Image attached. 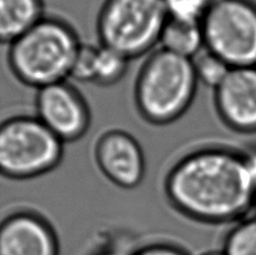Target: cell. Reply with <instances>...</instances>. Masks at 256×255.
<instances>
[{"mask_svg": "<svg viewBox=\"0 0 256 255\" xmlns=\"http://www.w3.org/2000/svg\"><path fill=\"white\" fill-rule=\"evenodd\" d=\"M164 189L178 212L210 224L243 220L256 204L244 154L224 148L182 158L168 173Z\"/></svg>", "mask_w": 256, "mask_h": 255, "instance_id": "6da1fadb", "label": "cell"}, {"mask_svg": "<svg viewBox=\"0 0 256 255\" xmlns=\"http://www.w3.org/2000/svg\"><path fill=\"white\" fill-rule=\"evenodd\" d=\"M80 45L68 22L45 15L9 45L8 66L20 82L38 90L70 78Z\"/></svg>", "mask_w": 256, "mask_h": 255, "instance_id": "7a4b0ae2", "label": "cell"}, {"mask_svg": "<svg viewBox=\"0 0 256 255\" xmlns=\"http://www.w3.org/2000/svg\"><path fill=\"white\" fill-rule=\"evenodd\" d=\"M198 84L192 60L160 48L150 54L136 78L137 112L152 125L171 124L188 110Z\"/></svg>", "mask_w": 256, "mask_h": 255, "instance_id": "3957f363", "label": "cell"}, {"mask_svg": "<svg viewBox=\"0 0 256 255\" xmlns=\"http://www.w3.org/2000/svg\"><path fill=\"white\" fill-rule=\"evenodd\" d=\"M168 20L164 0H106L98 14L97 35L100 45L132 61L160 45Z\"/></svg>", "mask_w": 256, "mask_h": 255, "instance_id": "277c9868", "label": "cell"}, {"mask_svg": "<svg viewBox=\"0 0 256 255\" xmlns=\"http://www.w3.org/2000/svg\"><path fill=\"white\" fill-rule=\"evenodd\" d=\"M64 143L36 116H14L0 122V174L30 180L60 166Z\"/></svg>", "mask_w": 256, "mask_h": 255, "instance_id": "5b68a950", "label": "cell"}, {"mask_svg": "<svg viewBox=\"0 0 256 255\" xmlns=\"http://www.w3.org/2000/svg\"><path fill=\"white\" fill-rule=\"evenodd\" d=\"M201 27L204 48L230 68L256 66V4L222 0L210 6Z\"/></svg>", "mask_w": 256, "mask_h": 255, "instance_id": "8992f818", "label": "cell"}, {"mask_svg": "<svg viewBox=\"0 0 256 255\" xmlns=\"http://www.w3.org/2000/svg\"><path fill=\"white\" fill-rule=\"evenodd\" d=\"M35 110V116L64 144L79 140L90 128L89 104L68 80L36 91Z\"/></svg>", "mask_w": 256, "mask_h": 255, "instance_id": "52a82bcc", "label": "cell"}, {"mask_svg": "<svg viewBox=\"0 0 256 255\" xmlns=\"http://www.w3.org/2000/svg\"><path fill=\"white\" fill-rule=\"evenodd\" d=\"M100 172L122 189L137 188L146 173L145 156L134 136L122 130L104 132L94 145Z\"/></svg>", "mask_w": 256, "mask_h": 255, "instance_id": "ba28073f", "label": "cell"}, {"mask_svg": "<svg viewBox=\"0 0 256 255\" xmlns=\"http://www.w3.org/2000/svg\"><path fill=\"white\" fill-rule=\"evenodd\" d=\"M214 104L230 128L256 132V66L232 68L214 89Z\"/></svg>", "mask_w": 256, "mask_h": 255, "instance_id": "9c48e42d", "label": "cell"}, {"mask_svg": "<svg viewBox=\"0 0 256 255\" xmlns=\"http://www.w3.org/2000/svg\"><path fill=\"white\" fill-rule=\"evenodd\" d=\"M0 255H58L56 234L38 214H10L0 222Z\"/></svg>", "mask_w": 256, "mask_h": 255, "instance_id": "30bf717a", "label": "cell"}, {"mask_svg": "<svg viewBox=\"0 0 256 255\" xmlns=\"http://www.w3.org/2000/svg\"><path fill=\"white\" fill-rule=\"evenodd\" d=\"M44 16L43 0H0V44L10 45Z\"/></svg>", "mask_w": 256, "mask_h": 255, "instance_id": "8fae6325", "label": "cell"}, {"mask_svg": "<svg viewBox=\"0 0 256 255\" xmlns=\"http://www.w3.org/2000/svg\"><path fill=\"white\" fill-rule=\"evenodd\" d=\"M160 46L168 52L192 60L204 50L201 22L176 20L168 18L164 25Z\"/></svg>", "mask_w": 256, "mask_h": 255, "instance_id": "7c38bea8", "label": "cell"}, {"mask_svg": "<svg viewBox=\"0 0 256 255\" xmlns=\"http://www.w3.org/2000/svg\"><path fill=\"white\" fill-rule=\"evenodd\" d=\"M130 60L114 50L99 45L96 60L94 84L100 86H112L126 76Z\"/></svg>", "mask_w": 256, "mask_h": 255, "instance_id": "4fadbf2b", "label": "cell"}, {"mask_svg": "<svg viewBox=\"0 0 256 255\" xmlns=\"http://www.w3.org/2000/svg\"><path fill=\"white\" fill-rule=\"evenodd\" d=\"M225 255H256V216L240 220L227 234Z\"/></svg>", "mask_w": 256, "mask_h": 255, "instance_id": "5bb4252c", "label": "cell"}, {"mask_svg": "<svg viewBox=\"0 0 256 255\" xmlns=\"http://www.w3.org/2000/svg\"><path fill=\"white\" fill-rule=\"evenodd\" d=\"M192 63L198 82L214 90L222 82L232 69L225 61L206 48L192 58Z\"/></svg>", "mask_w": 256, "mask_h": 255, "instance_id": "9a60e30c", "label": "cell"}, {"mask_svg": "<svg viewBox=\"0 0 256 255\" xmlns=\"http://www.w3.org/2000/svg\"><path fill=\"white\" fill-rule=\"evenodd\" d=\"M168 18L176 20L201 22L209 4L206 0H164Z\"/></svg>", "mask_w": 256, "mask_h": 255, "instance_id": "2e32d148", "label": "cell"}, {"mask_svg": "<svg viewBox=\"0 0 256 255\" xmlns=\"http://www.w3.org/2000/svg\"><path fill=\"white\" fill-rule=\"evenodd\" d=\"M97 52L98 46L81 43L74 63H73L70 78L80 81V82L94 84Z\"/></svg>", "mask_w": 256, "mask_h": 255, "instance_id": "e0dca14e", "label": "cell"}, {"mask_svg": "<svg viewBox=\"0 0 256 255\" xmlns=\"http://www.w3.org/2000/svg\"><path fill=\"white\" fill-rule=\"evenodd\" d=\"M132 255H189L184 250L166 243H153L134 250Z\"/></svg>", "mask_w": 256, "mask_h": 255, "instance_id": "ac0fdd59", "label": "cell"}, {"mask_svg": "<svg viewBox=\"0 0 256 255\" xmlns=\"http://www.w3.org/2000/svg\"><path fill=\"white\" fill-rule=\"evenodd\" d=\"M244 158H245L246 168H248L250 181H252L253 186L256 191V150L244 154Z\"/></svg>", "mask_w": 256, "mask_h": 255, "instance_id": "d6986e66", "label": "cell"}, {"mask_svg": "<svg viewBox=\"0 0 256 255\" xmlns=\"http://www.w3.org/2000/svg\"><path fill=\"white\" fill-rule=\"evenodd\" d=\"M132 251H128V248H122L118 246H110L106 248H102L96 255H132Z\"/></svg>", "mask_w": 256, "mask_h": 255, "instance_id": "ffe728a7", "label": "cell"}, {"mask_svg": "<svg viewBox=\"0 0 256 255\" xmlns=\"http://www.w3.org/2000/svg\"><path fill=\"white\" fill-rule=\"evenodd\" d=\"M202 255H225V253H224L222 251H220V252H218V251H214V252H208V253L202 254Z\"/></svg>", "mask_w": 256, "mask_h": 255, "instance_id": "44dd1931", "label": "cell"}, {"mask_svg": "<svg viewBox=\"0 0 256 255\" xmlns=\"http://www.w3.org/2000/svg\"><path fill=\"white\" fill-rule=\"evenodd\" d=\"M206 2H207V4H209V7H210V6H212V4H214L222 2V0H206Z\"/></svg>", "mask_w": 256, "mask_h": 255, "instance_id": "7402d4cb", "label": "cell"}]
</instances>
